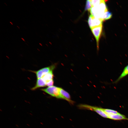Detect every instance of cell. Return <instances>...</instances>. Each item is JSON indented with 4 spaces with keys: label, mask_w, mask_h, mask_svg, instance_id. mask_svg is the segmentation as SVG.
Instances as JSON below:
<instances>
[{
    "label": "cell",
    "mask_w": 128,
    "mask_h": 128,
    "mask_svg": "<svg viewBox=\"0 0 128 128\" xmlns=\"http://www.w3.org/2000/svg\"><path fill=\"white\" fill-rule=\"evenodd\" d=\"M108 118L115 120H128V118L125 116L120 113L115 114H107Z\"/></svg>",
    "instance_id": "7"
},
{
    "label": "cell",
    "mask_w": 128,
    "mask_h": 128,
    "mask_svg": "<svg viewBox=\"0 0 128 128\" xmlns=\"http://www.w3.org/2000/svg\"><path fill=\"white\" fill-rule=\"evenodd\" d=\"M54 75L53 70H51L43 76L42 78L46 83L53 79Z\"/></svg>",
    "instance_id": "11"
},
{
    "label": "cell",
    "mask_w": 128,
    "mask_h": 128,
    "mask_svg": "<svg viewBox=\"0 0 128 128\" xmlns=\"http://www.w3.org/2000/svg\"><path fill=\"white\" fill-rule=\"evenodd\" d=\"M17 26V27H18V28H19V29L20 28L18 26Z\"/></svg>",
    "instance_id": "20"
},
{
    "label": "cell",
    "mask_w": 128,
    "mask_h": 128,
    "mask_svg": "<svg viewBox=\"0 0 128 128\" xmlns=\"http://www.w3.org/2000/svg\"><path fill=\"white\" fill-rule=\"evenodd\" d=\"M32 0V1H33V0Z\"/></svg>",
    "instance_id": "23"
},
{
    "label": "cell",
    "mask_w": 128,
    "mask_h": 128,
    "mask_svg": "<svg viewBox=\"0 0 128 128\" xmlns=\"http://www.w3.org/2000/svg\"><path fill=\"white\" fill-rule=\"evenodd\" d=\"M92 6L90 0H87L86 2L85 7L84 9L85 11L87 10L90 11Z\"/></svg>",
    "instance_id": "15"
},
{
    "label": "cell",
    "mask_w": 128,
    "mask_h": 128,
    "mask_svg": "<svg viewBox=\"0 0 128 128\" xmlns=\"http://www.w3.org/2000/svg\"><path fill=\"white\" fill-rule=\"evenodd\" d=\"M42 0L43 1V2H44V1L43 0Z\"/></svg>",
    "instance_id": "22"
},
{
    "label": "cell",
    "mask_w": 128,
    "mask_h": 128,
    "mask_svg": "<svg viewBox=\"0 0 128 128\" xmlns=\"http://www.w3.org/2000/svg\"><path fill=\"white\" fill-rule=\"evenodd\" d=\"M46 86V83L42 78L37 79L35 86L32 87L31 90H34L40 87H45Z\"/></svg>",
    "instance_id": "8"
},
{
    "label": "cell",
    "mask_w": 128,
    "mask_h": 128,
    "mask_svg": "<svg viewBox=\"0 0 128 128\" xmlns=\"http://www.w3.org/2000/svg\"><path fill=\"white\" fill-rule=\"evenodd\" d=\"M4 4H5V5H6V6H7V5H6V3H4Z\"/></svg>",
    "instance_id": "21"
},
{
    "label": "cell",
    "mask_w": 128,
    "mask_h": 128,
    "mask_svg": "<svg viewBox=\"0 0 128 128\" xmlns=\"http://www.w3.org/2000/svg\"><path fill=\"white\" fill-rule=\"evenodd\" d=\"M9 22L12 25H13V24L12 23V22Z\"/></svg>",
    "instance_id": "18"
},
{
    "label": "cell",
    "mask_w": 128,
    "mask_h": 128,
    "mask_svg": "<svg viewBox=\"0 0 128 128\" xmlns=\"http://www.w3.org/2000/svg\"><path fill=\"white\" fill-rule=\"evenodd\" d=\"M39 44L41 46H42V45L41 44V43H39Z\"/></svg>",
    "instance_id": "19"
},
{
    "label": "cell",
    "mask_w": 128,
    "mask_h": 128,
    "mask_svg": "<svg viewBox=\"0 0 128 128\" xmlns=\"http://www.w3.org/2000/svg\"><path fill=\"white\" fill-rule=\"evenodd\" d=\"M102 19L96 18L94 16L91 14L88 20V23L91 29L102 25L103 21Z\"/></svg>",
    "instance_id": "5"
},
{
    "label": "cell",
    "mask_w": 128,
    "mask_h": 128,
    "mask_svg": "<svg viewBox=\"0 0 128 128\" xmlns=\"http://www.w3.org/2000/svg\"><path fill=\"white\" fill-rule=\"evenodd\" d=\"M80 108L95 111L102 117L108 118L107 116L103 111L102 108L86 104H80L78 105Z\"/></svg>",
    "instance_id": "3"
},
{
    "label": "cell",
    "mask_w": 128,
    "mask_h": 128,
    "mask_svg": "<svg viewBox=\"0 0 128 128\" xmlns=\"http://www.w3.org/2000/svg\"><path fill=\"white\" fill-rule=\"evenodd\" d=\"M55 65L45 67L37 71H32L36 74L37 79L42 77L43 76L51 70H53L55 68Z\"/></svg>",
    "instance_id": "4"
},
{
    "label": "cell",
    "mask_w": 128,
    "mask_h": 128,
    "mask_svg": "<svg viewBox=\"0 0 128 128\" xmlns=\"http://www.w3.org/2000/svg\"><path fill=\"white\" fill-rule=\"evenodd\" d=\"M60 93L63 99L66 100L69 102L73 103V102L71 100V97L69 93L61 88L59 87Z\"/></svg>",
    "instance_id": "9"
},
{
    "label": "cell",
    "mask_w": 128,
    "mask_h": 128,
    "mask_svg": "<svg viewBox=\"0 0 128 128\" xmlns=\"http://www.w3.org/2000/svg\"><path fill=\"white\" fill-rule=\"evenodd\" d=\"M128 75V64L124 68L122 73L118 78L113 82V84H117L120 80Z\"/></svg>",
    "instance_id": "10"
},
{
    "label": "cell",
    "mask_w": 128,
    "mask_h": 128,
    "mask_svg": "<svg viewBox=\"0 0 128 128\" xmlns=\"http://www.w3.org/2000/svg\"><path fill=\"white\" fill-rule=\"evenodd\" d=\"M54 83V81L53 79L46 83V86L48 87L53 86Z\"/></svg>",
    "instance_id": "16"
},
{
    "label": "cell",
    "mask_w": 128,
    "mask_h": 128,
    "mask_svg": "<svg viewBox=\"0 0 128 128\" xmlns=\"http://www.w3.org/2000/svg\"><path fill=\"white\" fill-rule=\"evenodd\" d=\"M107 11V6L104 0L98 6L92 7L90 12L91 14L96 18L103 20L102 19L103 15L104 13Z\"/></svg>",
    "instance_id": "1"
},
{
    "label": "cell",
    "mask_w": 128,
    "mask_h": 128,
    "mask_svg": "<svg viewBox=\"0 0 128 128\" xmlns=\"http://www.w3.org/2000/svg\"><path fill=\"white\" fill-rule=\"evenodd\" d=\"M92 7H96L99 5L102 2L103 0H90Z\"/></svg>",
    "instance_id": "14"
},
{
    "label": "cell",
    "mask_w": 128,
    "mask_h": 128,
    "mask_svg": "<svg viewBox=\"0 0 128 128\" xmlns=\"http://www.w3.org/2000/svg\"><path fill=\"white\" fill-rule=\"evenodd\" d=\"M59 88V87L53 86L41 89V90L52 96L58 99H63L60 93Z\"/></svg>",
    "instance_id": "2"
},
{
    "label": "cell",
    "mask_w": 128,
    "mask_h": 128,
    "mask_svg": "<svg viewBox=\"0 0 128 128\" xmlns=\"http://www.w3.org/2000/svg\"><path fill=\"white\" fill-rule=\"evenodd\" d=\"M112 16V13L110 12L107 11L104 14L102 19L103 20H107L111 18Z\"/></svg>",
    "instance_id": "13"
},
{
    "label": "cell",
    "mask_w": 128,
    "mask_h": 128,
    "mask_svg": "<svg viewBox=\"0 0 128 128\" xmlns=\"http://www.w3.org/2000/svg\"><path fill=\"white\" fill-rule=\"evenodd\" d=\"M103 111L105 113L106 115L107 114H118L119 113L117 111L114 110L102 108Z\"/></svg>",
    "instance_id": "12"
},
{
    "label": "cell",
    "mask_w": 128,
    "mask_h": 128,
    "mask_svg": "<svg viewBox=\"0 0 128 128\" xmlns=\"http://www.w3.org/2000/svg\"><path fill=\"white\" fill-rule=\"evenodd\" d=\"M21 39L23 41H24L25 42V40H24V39H23V38H21Z\"/></svg>",
    "instance_id": "17"
},
{
    "label": "cell",
    "mask_w": 128,
    "mask_h": 128,
    "mask_svg": "<svg viewBox=\"0 0 128 128\" xmlns=\"http://www.w3.org/2000/svg\"><path fill=\"white\" fill-rule=\"evenodd\" d=\"M102 25L93 27L91 29L92 33L94 36L97 42V49L99 48V41L102 30Z\"/></svg>",
    "instance_id": "6"
}]
</instances>
